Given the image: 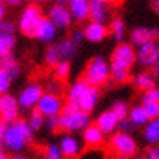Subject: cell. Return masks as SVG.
I'll use <instances>...</instances> for the list:
<instances>
[{
    "label": "cell",
    "instance_id": "cell-10",
    "mask_svg": "<svg viewBox=\"0 0 159 159\" xmlns=\"http://www.w3.org/2000/svg\"><path fill=\"white\" fill-rule=\"evenodd\" d=\"M63 99L57 94H50V93H44L41 96L36 111H38L42 117H52V115H60L63 109Z\"/></svg>",
    "mask_w": 159,
    "mask_h": 159
},
{
    "label": "cell",
    "instance_id": "cell-16",
    "mask_svg": "<svg viewBox=\"0 0 159 159\" xmlns=\"http://www.w3.org/2000/svg\"><path fill=\"white\" fill-rule=\"evenodd\" d=\"M117 124H119V119L115 117V114L111 109L102 111L94 120V125L104 135H112V133L117 132Z\"/></svg>",
    "mask_w": 159,
    "mask_h": 159
},
{
    "label": "cell",
    "instance_id": "cell-6",
    "mask_svg": "<svg viewBox=\"0 0 159 159\" xmlns=\"http://www.w3.org/2000/svg\"><path fill=\"white\" fill-rule=\"evenodd\" d=\"M91 124V114L83 111H76L71 114H60V130L65 133H76L83 132Z\"/></svg>",
    "mask_w": 159,
    "mask_h": 159
},
{
    "label": "cell",
    "instance_id": "cell-1",
    "mask_svg": "<svg viewBox=\"0 0 159 159\" xmlns=\"http://www.w3.org/2000/svg\"><path fill=\"white\" fill-rule=\"evenodd\" d=\"M33 138H34V133L28 127L26 119H18L15 122H11V124H7L3 149L20 154L21 151L26 149L28 143H31Z\"/></svg>",
    "mask_w": 159,
    "mask_h": 159
},
{
    "label": "cell",
    "instance_id": "cell-20",
    "mask_svg": "<svg viewBox=\"0 0 159 159\" xmlns=\"http://www.w3.org/2000/svg\"><path fill=\"white\" fill-rule=\"evenodd\" d=\"M67 8L73 21H86L89 16V0H67Z\"/></svg>",
    "mask_w": 159,
    "mask_h": 159
},
{
    "label": "cell",
    "instance_id": "cell-29",
    "mask_svg": "<svg viewBox=\"0 0 159 159\" xmlns=\"http://www.w3.org/2000/svg\"><path fill=\"white\" fill-rule=\"evenodd\" d=\"M70 71H71L70 62L60 60V62L54 67V80H57L59 83H62V81H65V80L70 76Z\"/></svg>",
    "mask_w": 159,
    "mask_h": 159
},
{
    "label": "cell",
    "instance_id": "cell-37",
    "mask_svg": "<svg viewBox=\"0 0 159 159\" xmlns=\"http://www.w3.org/2000/svg\"><path fill=\"white\" fill-rule=\"evenodd\" d=\"M144 102H159V86H154V88L143 93L141 104H144Z\"/></svg>",
    "mask_w": 159,
    "mask_h": 159
},
{
    "label": "cell",
    "instance_id": "cell-2",
    "mask_svg": "<svg viewBox=\"0 0 159 159\" xmlns=\"http://www.w3.org/2000/svg\"><path fill=\"white\" fill-rule=\"evenodd\" d=\"M83 80L88 83V86H94V88L106 86V83L111 80L109 62H107L106 57H102V55L93 57L84 68Z\"/></svg>",
    "mask_w": 159,
    "mask_h": 159
},
{
    "label": "cell",
    "instance_id": "cell-46",
    "mask_svg": "<svg viewBox=\"0 0 159 159\" xmlns=\"http://www.w3.org/2000/svg\"><path fill=\"white\" fill-rule=\"evenodd\" d=\"M151 75H153V78L154 80H157L159 78V62H156L153 67H151V71H149Z\"/></svg>",
    "mask_w": 159,
    "mask_h": 159
},
{
    "label": "cell",
    "instance_id": "cell-27",
    "mask_svg": "<svg viewBox=\"0 0 159 159\" xmlns=\"http://www.w3.org/2000/svg\"><path fill=\"white\" fill-rule=\"evenodd\" d=\"M130 71L128 68L124 67H117V65L109 63V73H111V81L114 84H124L130 80Z\"/></svg>",
    "mask_w": 159,
    "mask_h": 159
},
{
    "label": "cell",
    "instance_id": "cell-24",
    "mask_svg": "<svg viewBox=\"0 0 159 159\" xmlns=\"http://www.w3.org/2000/svg\"><path fill=\"white\" fill-rule=\"evenodd\" d=\"M143 138L151 146H157L159 144V119L148 120V124L143 127Z\"/></svg>",
    "mask_w": 159,
    "mask_h": 159
},
{
    "label": "cell",
    "instance_id": "cell-35",
    "mask_svg": "<svg viewBox=\"0 0 159 159\" xmlns=\"http://www.w3.org/2000/svg\"><path fill=\"white\" fill-rule=\"evenodd\" d=\"M16 33V23L11 20H3L0 21V38H8V36H15Z\"/></svg>",
    "mask_w": 159,
    "mask_h": 159
},
{
    "label": "cell",
    "instance_id": "cell-25",
    "mask_svg": "<svg viewBox=\"0 0 159 159\" xmlns=\"http://www.w3.org/2000/svg\"><path fill=\"white\" fill-rule=\"evenodd\" d=\"M86 88H88V83H86L83 78H80V80H76V81H73V83L68 86L67 93H65L67 102H75V104H78V101H80V98H81L83 93L86 91Z\"/></svg>",
    "mask_w": 159,
    "mask_h": 159
},
{
    "label": "cell",
    "instance_id": "cell-8",
    "mask_svg": "<svg viewBox=\"0 0 159 159\" xmlns=\"http://www.w3.org/2000/svg\"><path fill=\"white\" fill-rule=\"evenodd\" d=\"M57 144H59V148H60L65 159H75V157H78L80 154H81L83 149H84L83 140L80 138V136H76L75 133H65L63 132L59 136Z\"/></svg>",
    "mask_w": 159,
    "mask_h": 159
},
{
    "label": "cell",
    "instance_id": "cell-7",
    "mask_svg": "<svg viewBox=\"0 0 159 159\" xmlns=\"http://www.w3.org/2000/svg\"><path fill=\"white\" fill-rule=\"evenodd\" d=\"M135 62H136V50H135V47L130 44V42H120V44H117L115 49L112 50L109 63L132 70Z\"/></svg>",
    "mask_w": 159,
    "mask_h": 159
},
{
    "label": "cell",
    "instance_id": "cell-43",
    "mask_svg": "<svg viewBox=\"0 0 159 159\" xmlns=\"http://www.w3.org/2000/svg\"><path fill=\"white\" fill-rule=\"evenodd\" d=\"M146 159H159V144L157 146H149L146 149Z\"/></svg>",
    "mask_w": 159,
    "mask_h": 159
},
{
    "label": "cell",
    "instance_id": "cell-53",
    "mask_svg": "<svg viewBox=\"0 0 159 159\" xmlns=\"http://www.w3.org/2000/svg\"><path fill=\"white\" fill-rule=\"evenodd\" d=\"M57 3H67V0H55Z\"/></svg>",
    "mask_w": 159,
    "mask_h": 159
},
{
    "label": "cell",
    "instance_id": "cell-30",
    "mask_svg": "<svg viewBox=\"0 0 159 159\" xmlns=\"http://www.w3.org/2000/svg\"><path fill=\"white\" fill-rule=\"evenodd\" d=\"M26 124H28L31 132L36 133V132H39V130L44 128V117H42L36 109H33V111H30V117L26 119Z\"/></svg>",
    "mask_w": 159,
    "mask_h": 159
},
{
    "label": "cell",
    "instance_id": "cell-22",
    "mask_svg": "<svg viewBox=\"0 0 159 159\" xmlns=\"http://www.w3.org/2000/svg\"><path fill=\"white\" fill-rule=\"evenodd\" d=\"M55 46H57V49H59L60 59L62 60H67V62H70L73 57H76L78 50H80V46H76L75 42H71L68 38L60 39L59 42H55Z\"/></svg>",
    "mask_w": 159,
    "mask_h": 159
},
{
    "label": "cell",
    "instance_id": "cell-4",
    "mask_svg": "<svg viewBox=\"0 0 159 159\" xmlns=\"http://www.w3.org/2000/svg\"><path fill=\"white\" fill-rule=\"evenodd\" d=\"M109 149L115 154L117 159H130L138 151V143L133 138L132 133H112L109 140Z\"/></svg>",
    "mask_w": 159,
    "mask_h": 159
},
{
    "label": "cell",
    "instance_id": "cell-49",
    "mask_svg": "<svg viewBox=\"0 0 159 159\" xmlns=\"http://www.w3.org/2000/svg\"><path fill=\"white\" fill-rule=\"evenodd\" d=\"M151 8L156 13H159V0H151Z\"/></svg>",
    "mask_w": 159,
    "mask_h": 159
},
{
    "label": "cell",
    "instance_id": "cell-3",
    "mask_svg": "<svg viewBox=\"0 0 159 159\" xmlns=\"http://www.w3.org/2000/svg\"><path fill=\"white\" fill-rule=\"evenodd\" d=\"M44 18L46 15L38 3H28L20 15L16 30L26 38H34L36 31H38L39 25L44 21Z\"/></svg>",
    "mask_w": 159,
    "mask_h": 159
},
{
    "label": "cell",
    "instance_id": "cell-17",
    "mask_svg": "<svg viewBox=\"0 0 159 159\" xmlns=\"http://www.w3.org/2000/svg\"><path fill=\"white\" fill-rule=\"evenodd\" d=\"M89 21L94 23H102L106 25L107 21H111V10L109 5H106L101 0H89Z\"/></svg>",
    "mask_w": 159,
    "mask_h": 159
},
{
    "label": "cell",
    "instance_id": "cell-36",
    "mask_svg": "<svg viewBox=\"0 0 159 159\" xmlns=\"http://www.w3.org/2000/svg\"><path fill=\"white\" fill-rule=\"evenodd\" d=\"M141 106H143L144 114L148 115L149 120L159 119V102H144V104H141Z\"/></svg>",
    "mask_w": 159,
    "mask_h": 159
},
{
    "label": "cell",
    "instance_id": "cell-45",
    "mask_svg": "<svg viewBox=\"0 0 159 159\" xmlns=\"http://www.w3.org/2000/svg\"><path fill=\"white\" fill-rule=\"evenodd\" d=\"M5 130H7V124L0 120V151H5L3 149V140H5Z\"/></svg>",
    "mask_w": 159,
    "mask_h": 159
},
{
    "label": "cell",
    "instance_id": "cell-50",
    "mask_svg": "<svg viewBox=\"0 0 159 159\" xmlns=\"http://www.w3.org/2000/svg\"><path fill=\"white\" fill-rule=\"evenodd\" d=\"M0 159H10V156L7 154V151H0Z\"/></svg>",
    "mask_w": 159,
    "mask_h": 159
},
{
    "label": "cell",
    "instance_id": "cell-31",
    "mask_svg": "<svg viewBox=\"0 0 159 159\" xmlns=\"http://www.w3.org/2000/svg\"><path fill=\"white\" fill-rule=\"evenodd\" d=\"M16 46V38L8 36V38H0V59L7 55H13V49Z\"/></svg>",
    "mask_w": 159,
    "mask_h": 159
},
{
    "label": "cell",
    "instance_id": "cell-13",
    "mask_svg": "<svg viewBox=\"0 0 159 159\" xmlns=\"http://www.w3.org/2000/svg\"><path fill=\"white\" fill-rule=\"evenodd\" d=\"M159 38V30L156 28H144V26H138L132 30L130 33V44L133 47H140V46H144L151 41H156Z\"/></svg>",
    "mask_w": 159,
    "mask_h": 159
},
{
    "label": "cell",
    "instance_id": "cell-42",
    "mask_svg": "<svg viewBox=\"0 0 159 159\" xmlns=\"http://www.w3.org/2000/svg\"><path fill=\"white\" fill-rule=\"evenodd\" d=\"M71 42H75L76 46H80L81 42L84 41V36H83V31H81V28H78V30H73L70 34V38H68Z\"/></svg>",
    "mask_w": 159,
    "mask_h": 159
},
{
    "label": "cell",
    "instance_id": "cell-48",
    "mask_svg": "<svg viewBox=\"0 0 159 159\" xmlns=\"http://www.w3.org/2000/svg\"><path fill=\"white\" fill-rule=\"evenodd\" d=\"M7 20V5L5 3H0V21Z\"/></svg>",
    "mask_w": 159,
    "mask_h": 159
},
{
    "label": "cell",
    "instance_id": "cell-12",
    "mask_svg": "<svg viewBox=\"0 0 159 159\" xmlns=\"http://www.w3.org/2000/svg\"><path fill=\"white\" fill-rule=\"evenodd\" d=\"M136 62L141 67L151 68L156 62H159V44L156 41H151L144 46L136 49Z\"/></svg>",
    "mask_w": 159,
    "mask_h": 159
},
{
    "label": "cell",
    "instance_id": "cell-18",
    "mask_svg": "<svg viewBox=\"0 0 159 159\" xmlns=\"http://www.w3.org/2000/svg\"><path fill=\"white\" fill-rule=\"evenodd\" d=\"M36 39H38L41 44H55V41L57 38H59V30L50 23V21L47 18H44V21L39 25L38 28V31H36V36H34Z\"/></svg>",
    "mask_w": 159,
    "mask_h": 159
},
{
    "label": "cell",
    "instance_id": "cell-54",
    "mask_svg": "<svg viewBox=\"0 0 159 159\" xmlns=\"http://www.w3.org/2000/svg\"><path fill=\"white\" fill-rule=\"evenodd\" d=\"M38 2H49V0H38Z\"/></svg>",
    "mask_w": 159,
    "mask_h": 159
},
{
    "label": "cell",
    "instance_id": "cell-44",
    "mask_svg": "<svg viewBox=\"0 0 159 159\" xmlns=\"http://www.w3.org/2000/svg\"><path fill=\"white\" fill-rule=\"evenodd\" d=\"M76 111H80V107L75 102H65L63 104V109H62L63 114H71V112H76Z\"/></svg>",
    "mask_w": 159,
    "mask_h": 159
},
{
    "label": "cell",
    "instance_id": "cell-52",
    "mask_svg": "<svg viewBox=\"0 0 159 159\" xmlns=\"http://www.w3.org/2000/svg\"><path fill=\"white\" fill-rule=\"evenodd\" d=\"M10 159H26L23 154H15V156H13V157H10Z\"/></svg>",
    "mask_w": 159,
    "mask_h": 159
},
{
    "label": "cell",
    "instance_id": "cell-38",
    "mask_svg": "<svg viewBox=\"0 0 159 159\" xmlns=\"http://www.w3.org/2000/svg\"><path fill=\"white\" fill-rule=\"evenodd\" d=\"M44 128L49 132H59L60 130V115H52V117L44 119Z\"/></svg>",
    "mask_w": 159,
    "mask_h": 159
},
{
    "label": "cell",
    "instance_id": "cell-40",
    "mask_svg": "<svg viewBox=\"0 0 159 159\" xmlns=\"http://www.w3.org/2000/svg\"><path fill=\"white\" fill-rule=\"evenodd\" d=\"M44 93H50V94L60 96V93H62V83H59L57 80H50V81L46 84Z\"/></svg>",
    "mask_w": 159,
    "mask_h": 159
},
{
    "label": "cell",
    "instance_id": "cell-9",
    "mask_svg": "<svg viewBox=\"0 0 159 159\" xmlns=\"http://www.w3.org/2000/svg\"><path fill=\"white\" fill-rule=\"evenodd\" d=\"M50 23H52L57 30L67 31L68 28H71V23H73V18H71L70 11L67 8L65 3H52L47 10V16H46Z\"/></svg>",
    "mask_w": 159,
    "mask_h": 159
},
{
    "label": "cell",
    "instance_id": "cell-14",
    "mask_svg": "<svg viewBox=\"0 0 159 159\" xmlns=\"http://www.w3.org/2000/svg\"><path fill=\"white\" fill-rule=\"evenodd\" d=\"M83 36H84V41L88 42H93V44H98V42H102L109 31H107V25H102V23H94V21H88L83 28Z\"/></svg>",
    "mask_w": 159,
    "mask_h": 159
},
{
    "label": "cell",
    "instance_id": "cell-28",
    "mask_svg": "<svg viewBox=\"0 0 159 159\" xmlns=\"http://www.w3.org/2000/svg\"><path fill=\"white\" fill-rule=\"evenodd\" d=\"M133 81H135L136 88L141 89L143 93L156 86V80L153 78V75H151L149 71H140V73H136L135 78H133Z\"/></svg>",
    "mask_w": 159,
    "mask_h": 159
},
{
    "label": "cell",
    "instance_id": "cell-32",
    "mask_svg": "<svg viewBox=\"0 0 159 159\" xmlns=\"http://www.w3.org/2000/svg\"><path fill=\"white\" fill-rule=\"evenodd\" d=\"M60 60H62V59H60V54H59V49H57V46H55V44L47 46L46 54H44V62L49 65V67L54 68Z\"/></svg>",
    "mask_w": 159,
    "mask_h": 159
},
{
    "label": "cell",
    "instance_id": "cell-51",
    "mask_svg": "<svg viewBox=\"0 0 159 159\" xmlns=\"http://www.w3.org/2000/svg\"><path fill=\"white\" fill-rule=\"evenodd\" d=\"M101 2H104L106 5H111V3H115L117 0H101Z\"/></svg>",
    "mask_w": 159,
    "mask_h": 159
},
{
    "label": "cell",
    "instance_id": "cell-47",
    "mask_svg": "<svg viewBox=\"0 0 159 159\" xmlns=\"http://www.w3.org/2000/svg\"><path fill=\"white\" fill-rule=\"evenodd\" d=\"M26 2V0H7L5 5H10V7H20V5H23Z\"/></svg>",
    "mask_w": 159,
    "mask_h": 159
},
{
    "label": "cell",
    "instance_id": "cell-34",
    "mask_svg": "<svg viewBox=\"0 0 159 159\" xmlns=\"http://www.w3.org/2000/svg\"><path fill=\"white\" fill-rule=\"evenodd\" d=\"M128 104L125 102V101H115V102H112L111 106V111L115 114V117H117L119 120L122 119H127V115H128Z\"/></svg>",
    "mask_w": 159,
    "mask_h": 159
},
{
    "label": "cell",
    "instance_id": "cell-23",
    "mask_svg": "<svg viewBox=\"0 0 159 159\" xmlns=\"http://www.w3.org/2000/svg\"><path fill=\"white\" fill-rule=\"evenodd\" d=\"M0 70H3L11 78V81L13 80H18L21 76V67L13 55H7L3 59H0Z\"/></svg>",
    "mask_w": 159,
    "mask_h": 159
},
{
    "label": "cell",
    "instance_id": "cell-39",
    "mask_svg": "<svg viewBox=\"0 0 159 159\" xmlns=\"http://www.w3.org/2000/svg\"><path fill=\"white\" fill-rule=\"evenodd\" d=\"M11 88V78L5 73L3 70H0V96L7 94Z\"/></svg>",
    "mask_w": 159,
    "mask_h": 159
},
{
    "label": "cell",
    "instance_id": "cell-26",
    "mask_svg": "<svg viewBox=\"0 0 159 159\" xmlns=\"http://www.w3.org/2000/svg\"><path fill=\"white\" fill-rule=\"evenodd\" d=\"M127 119L130 120V124H132L133 127H144L148 124V115L144 114V109H143V106H133V107H130L128 109V115H127Z\"/></svg>",
    "mask_w": 159,
    "mask_h": 159
},
{
    "label": "cell",
    "instance_id": "cell-5",
    "mask_svg": "<svg viewBox=\"0 0 159 159\" xmlns=\"http://www.w3.org/2000/svg\"><path fill=\"white\" fill-rule=\"evenodd\" d=\"M44 94V88H42V84L39 83H28L23 89L18 93L16 96V102H18V107L20 111H33L36 109V106H38L41 96Z\"/></svg>",
    "mask_w": 159,
    "mask_h": 159
},
{
    "label": "cell",
    "instance_id": "cell-11",
    "mask_svg": "<svg viewBox=\"0 0 159 159\" xmlns=\"http://www.w3.org/2000/svg\"><path fill=\"white\" fill-rule=\"evenodd\" d=\"M20 107L16 102V96H13L11 93L0 96V120L5 124H11L20 119Z\"/></svg>",
    "mask_w": 159,
    "mask_h": 159
},
{
    "label": "cell",
    "instance_id": "cell-41",
    "mask_svg": "<svg viewBox=\"0 0 159 159\" xmlns=\"http://www.w3.org/2000/svg\"><path fill=\"white\" fill-rule=\"evenodd\" d=\"M117 130L120 133H130L133 130V125L130 124L128 119H122V120H119V124H117Z\"/></svg>",
    "mask_w": 159,
    "mask_h": 159
},
{
    "label": "cell",
    "instance_id": "cell-19",
    "mask_svg": "<svg viewBox=\"0 0 159 159\" xmlns=\"http://www.w3.org/2000/svg\"><path fill=\"white\" fill-rule=\"evenodd\" d=\"M81 140H83V143H84V146L99 148V146H102V144H104L106 135L91 122V124L81 132Z\"/></svg>",
    "mask_w": 159,
    "mask_h": 159
},
{
    "label": "cell",
    "instance_id": "cell-15",
    "mask_svg": "<svg viewBox=\"0 0 159 159\" xmlns=\"http://www.w3.org/2000/svg\"><path fill=\"white\" fill-rule=\"evenodd\" d=\"M101 99V88H94V86H88L86 91L81 94L78 101V107L80 111H83L86 114H91L96 109V106Z\"/></svg>",
    "mask_w": 159,
    "mask_h": 159
},
{
    "label": "cell",
    "instance_id": "cell-33",
    "mask_svg": "<svg viewBox=\"0 0 159 159\" xmlns=\"http://www.w3.org/2000/svg\"><path fill=\"white\" fill-rule=\"evenodd\" d=\"M42 157H44V159H65L57 143H49V144H46L44 153H42Z\"/></svg>",
    "mask_w": 159,
    "mask_h": 159
},
{
    "label": "cell",
    "instance_id": "cell-55",
    "mask_svg": "<svg viewBox=\"0 0 159 159\" xmlns=\"http://www.w3.org/2000/svg\"><path fill=\"white\" fill-rule=\"evenodd\" d=\"M7 2V0H0V3H5Z\"/></svg>",
    "mask_w": 159,
    "mask_h": 159
},
{
    "label": "cell",
    "instance_id": "cell-21",
    "mask_svg": "<svg viewBox=\"0 0 159 159\" xmlns=\"http://www.w3.org/2000/svg\"><path fill=\"white\" fill-rule=\"evenodd\" d=\"M107 31L114 38V41L120 44V42H125V36H127V26L125 21L120 16H114L109 21V26H107Z\"/></svg>",
    "mask_w": 159,
    "mask_h": 159
}]
</instances>
